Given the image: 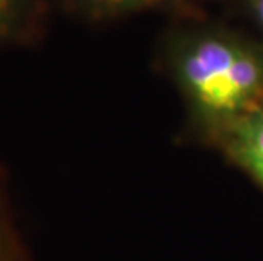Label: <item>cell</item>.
I'll return each mask as SVG.
<instances>
[{
    "instance_id": "cell-1",
    "label": "cell",
    "mask_w": 263,
    "mask_h": 261,
    "mask_svg": "<svg viewBox=\"0 0 263 261\" xmlns=\"http://www.w3.org/2000/svg\"><path fill=\"white\" fill-rule=\"evenodd\" d=\"M182 78L195 109L221 131L263 105V65L224 41L197 44L183 59Z\"/></svg>"
},
{
    "instance_id": "cell-2",
    "label": "cell",
    "mask_w": 263,
    "mask_h": 261,
    "mask_svg": "<svg viewBox=\"0 0 263 261\" xmlns=\"http://www.w3.org/2000/svg\"><path fill=\"white\" fill-rule=\"evenodd\" d=\"M221 137L229 156L263 187V105L229 122Z\"/></svg>"
},
{
    "instance_id": "cell-3",
    "label": "cell",
    "mask_w": 263,
    "mask_h": 261,
    "mask_svg": "<svg viewBox=\"0 0 263 261\" xmlns=\"http://www.w3.org/2000/svg\"><path fill=\"white\" fill-rule=\"evenodd\" d=\"M0 261H37L21 227L10 188V176L2 161H0Z\"/></svg>"
},
{
    "instance_id": "cell-4",
    "label": "cell",
    "mask_w": 263,
    "mask_h": 261,
    "mask_svg": "<svg viewBox=\"0 0 263 261\" xmlns=\"http://www.w3.org/2000/svg\"><path fill=\"white\" fill-rule=\"evenodd\" d=\"M36 0H0V51L26 39Z\"/></svg>"
},
{
    "instance_id": "cell-5",
    "label": "cell",
    "mask_w": 263,
    "mask_h": 261,
    "mask_svg": "<svg viewBox=\"0 0 263 261\" xmlns=\"http://www.w3.org/2000/svg\"><path fill=\"white\" fill-rule=\"evenodd\" d=\"M95 7H107V9H114V7H122V5H131V4H138V2H153V0H87Z\"/></svg>"
},
{
    "instance_id": "cell-6",
    "label": "cell",
    "mask_w": 263,
    "mask_h": 261,
    "mask_svg": "<svg viewBox=\"0 0 263 261\" xmlns=\"http://www.w3.org/2000/svg\"><path fill=\"white\" fill-rule=\"evenodd\" d=\"M256 12H258V17L263 22V0H256Z\"/></svg>"
}]
</instances>
